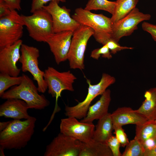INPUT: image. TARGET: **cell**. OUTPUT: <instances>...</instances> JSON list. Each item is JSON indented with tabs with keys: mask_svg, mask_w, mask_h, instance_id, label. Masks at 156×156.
Here are the masks:
<instances>
[{
	"mask_svg": "<svg viewBox=\"0 0 156 156\" xmlns=\"http://www.w3.org/2000/svg\"><path fill=\"white\" fill-rule=\"evenodd\" d=\"M112 152L106 143L92 139L82 142L79 156H112Z\"/></svg>",
	"mask_w": 156,
	"mask_h": 156,
	"instance_id": "cell-19",
	"label": "cell"
},
{
	"mask_svg": "<svg viewBox=\"0 0 156 156\" xmlns=\"http://www.w3.org/2000/svg\"><path fill=\"white\" fill-rule=\"evenodd\" d=\"M29 109L27 104L23 100L8 99L0 106V116L15 120L28 119L31 117L27 112Z\"/></svg>",
	"mask_w": 156,
	"mask_h": 156,
	"instance_id": "cell-16",
	"label": "cell"
},
{
	"mask_svg": "<svg viewBox=\"0 0 156 156\" xmlns=\"http://www.w3.org/2000/svg\"><path fill=\"white\" fill-rule=\"evenodd\" d=\"M21 83L5 92L1 97L4 99H17L25 101L29 109L41 110L50 104L49 101L43 94L40 95L38 87L27 75L23 74Z\"/></svg>",
	"mask_w": 156,
	"mask_h": 156,
	"instance_id": "cell-2",
	"label": "cell"
},
{
	"mask_svg": "<svg viewBox=\"0 0 156 156\" xmlns=\"http://www.w3.org/2000/svg\"><path fill=\"white\" fill-rule=\"evenodd\" d=\"M135 136L142 144L146 140L156 138V122L154 120H148L145 123L136 125Z\"/></svg>",
	"mask_w": 156,
	"mask_h": 156,
	"instance_id": "cell-23",
	"label": "cell"
},
{
	"mask_svg": "<svg viewBox=\"0 0 156 156\" xmlns=\"http://www.w3.org/2000/svg\"><path fill=\"white\" fill-rule=\"evenodd\" d=\"M139 0H117L113 14L111 19L112 23L124 18L135 8Z\"/></svg>",
	"mask_w": 156,
	"mask_h": 156,
	"instance_id": "cell-22",
	"label": "cell"
},
{
	"mask_svg": "<svg viewBox=\"0 0 156 156\" xmlns=\"http://www.w3.org/2000/svg\"><path fill=\"white\" fill-rule=\"evenodd\" d=\"M36 118L31 116L25 120L11 121L0 133V146L4 149H20L25 147L34 132Z\"/></svg>",
	"mask_w": 156,
	"mask_h": 156,
	"instance_id": "cell-1",
	"label": "cell"
},
{
	"mask_svg": "<svg viewBox=\"0 0 156 156\" xmlns=\"http://www.w3.org/2000/svg\"><path fill=\"white\" fill-rule=\"evenodd\" d=\"M144 97L145 100L142 105L135 111L148 120H154L156 114V87L146 91Z\"/></svg>",
	"mask_w": 156,
	"mask_h": 156,
	"instance_id": "cell-21",
	"label": "cell"
},
{
	"mask_svg": "<svg viewBox=\"0 0 156 156\" xmlns=\"http://www.w3.org/2000/svg\"><path fill=\"white\" fill-rule=\"evenodd\" d=\"M151 18L150 14L144 13L135 7L127 15L113 23L111 38L118 42L122 38L130 36L137 29L139 23Z\"/></svg>",
	"mask_w": 156,
	"mask_h": 156,
	"instance_id": "cell-10",
	"label": "cell"
},
{
	"mask_svg": "<svg viewBox=\"0 0 156 156\" xmlns=\"http://www.w3.org/2000/svg\"><path fill=\"white\" fill-rule=\"evenodd\" d=\"M111 117L113 127L129 124L139 125L148 120L142 115L128 107L118 108L111 114Z\"/></svg>",
	"mask_w": 156,
	"mask_h": 156,
	"instance_id": "cell-17",
	"label": "cell"
},
{
	"mask_svg": "<svg viewBox=\"0 0 156 156\" xmlns=\"http://www.w3.org/2000/svg\"><path fill=\"white\" fill-rule=\"evenodd\" d=\"M142 27L143 30L149 33L153 39L156 42V24L143 21Z\"/></svg>",
	"mask_w": 156,
	"mask_h": 156,
	"instance_id": "cell-32",
	"label": "cell"
},
{
	"mask_svg": "<svg viewBox=\"0 0 156 156\" xmlns=\"http://www.w3.org/2000/svg\"><path fill=\"white\" fill-rule=\"evenodd\" d=\"M77 119L73 117L62 119L60 132L82 142H87L92 139L95 126L92 123L79 122Z\"/></svg>",
	"mask_w": 156,
	"mask_h": 156,
	"instance_id": "cell-13",
	"label": "cell"
},
{
	"mask_svg": "<svg viewBox=\"0 0 156 156\" xmlns=\"http://www.w3.org/2000/svg\"><path fill=\"white\" fill-rule=\"evenodd\" d=\"M142 145L144 151L152 149L156 146V138L148 139L144 142Z\"/></svg>",
	"mask_w": 156,
	"mask_h": 156,
	"instance_id": "cell-35",
	"label": "cell"
},
{
	"mask_svg": "<svg viewBox=\"0 0 156 156\" xmlns=\"http://www.w3.org/2000/svg\"><path fill=\"white\" fill-rule=\"evenodd\" d=\"M94 33L92 28L83 25H80L73 32L67 57L71 68L84 69L85 51L88 41Z\"/></svg>",
	"mask_w": 156,
	"mask_h": 156,
	"instance_id": "cell-6",
	"label": "cell"
},
{
	"mask_svg": "<svg viewBox=\"0 0 156 156\" xmlns=\"http://www.w3.org/2000/svg\"><path fill=\"white\" fill-rule=\"evenodd\" d=\"M21 53L19 61L21 64V70L24 72H29L37 82L39 92L45 93L48 87L44 78V72L41 70L38 66L39 49L36 47L23 43Z\"/></svg>",
	"mask_w": 156,
	"mask_h": 156,
	"instance_id": "cell-8",
	"label": "cell"
},
{
	"mask_svg": "<svg viewBox=\"0 0 156 156\" xmlns=\"http://www.w3.org/2000/svg\"><path fill=\"white\" fill-rule=\"evenodd\" d=\"M23 79L22 75L14 77L5 73H0V97L11 86L20 84Z\"/></svg>",
	"mask_w": 156,
	"mask_h": 156,
	"instance_id": "cell-25",
	"label": "cell"
},
{
	"mask_svg": "<svg viewBox=\"0 0 156 156\" xmlns=\"http://www.w3.org/2000/svg\"><path fill=\"white\" fill-rule=\"evenodd\" d=\"M44 78L47 84L48 92L56 98L55 110L53 115L60 110L58 108V98L64 90L73 91V84L76 77L70 71L60 72L53 67L49 66L44 71Z\"/></svg>",
	"mask_w": 156,
	"mask_h": 156,
	"instance_id": "cell-7",
	"label": "cell"
},
{
	"mask_svg": "<svg viewBox=\"0 0 156 156\" xmlns=\"http://www.w3.org/2000/svg\"><path fill=\"white\" fill-rule=\"evenodd\" d=\"M11 10L5 1L3 0H0V18L8 14Z\"/></svg>",
	"mask_w": 156,
	"mask_h": 156,
	"instance_id": "cell-33",
	"label": "cell"
},
{
	"mask_svg": "<svg viewBox=\"0 0 156 156\" xmlns=\"http://www.w3.org/2000/svg\"><path fill=\"white\" fill-rule=\"evenodd\" d=\"M143 156H156V146L150 149L145 150Z\"/></svg>",
	"mask_w": 156,
	"mask_h": 156,
	"instance_id": "cell-36",
	"label": "cell"
},
{
	"mask_svg": "<svg viewBox=\"0 0 156 156\" xmlns=\"http://www.w3.org/2000/svg\"><path fill=\"white\" fill-rule=\"evenodd\" d=\"M8 4L11 10H21V0H3Z\"/></svg>",
	"mask_w": 156,
	"mask_h": 156,
	"instance_id": "cell-34",
	"label": "cell"
},
{
	"mask_svg": "<svg viewBox=\"0 0 156 156\" xmlns=\"http://www.w3.org/2000/svg\"><path fill=\"white\" fill-rule=\"evenodd\" d=\"M21 15L29 36L35 40L46 42L54 33L51 16L43 8L36 10L31 15Z\"/></svg>",
	"mask_w": 156,
	"mask_h": 156,
	"instance_id": "cell-4",
	"label": "cell"
},
{
	"mask_svg": "<svg viewBox=\"0 0 156 156\" xmlns=\"http://www.w3.org/2000/svg\"><path fill=\"white\" fill-rule=\"evenodd\" d=\"M72 17L80 25L90 27L94 31L96 40L103 45L111 38L112 23L111 18L102 14L93 13L81 8H77Z\"/></svg>",
	"mask_w": 156,
	"mask_h": 156,
	"instance_id": "cell-3",
	"label": "cell"
},
{
	"mask_svg": "<svg viewBox=\"0 0 156 156\" xmlns=\"http://www.w3.org/2000/svg\"><path fill=\"white\" fill-rule=\"evenodd\" d=\"M88 85L87 94L83 101L76 105L66 106L64 114L68 117H73L77 119H83L86 116L90 105L97 96L101 95L108 87L114 83L116 79L109 75L103 73L100 81L94 85L91 84L90 80L86 79Z\"/></svg>",
	"mask_w": 156,
	"mask_h": 156,
	"instance_id": "cell-5",
	"label": "cell"
},
{
	"mask_svg": "<svg viewBox=\"0 0 156 156\" xmlns=\"http://www.w3.org/2000/svg\"><path fill=\"white\" fill-rule=\"evenodd\" d=\"M122 126L113 127L115 136L120 142V146L124 147L129 143V141L127 135L122 128Z\"/></svg>",
	"mask_w": 156,
	"mask_h": 156,
	"instance_id": "cell-28",
	"label": "cell"
},
{
	"mask_svg": "<svg viewBox=\"0 0 156 156\" xmlns=\"http://www.w3.org/2000/svg\"><path fill=\"white\" fill-rule=\"evenodd\" d=\"M4 149L3 147L0 146V155L5 156L4 153Z\"/></svg>",
	"mask_w": 156,
	"mask_h": 156,
	"instance_id": "cell-38",
	"label": "cell"
},
{
	"mask_svg": "<svg viewBox=\"0 0 156 156\" xmlns=\"http://www.w3.org/2000/svg\"><path fill=\"white\" fill-rule=\"evenodd\" d=\"M54 1L58 2H66V0H32L30 12L32 13L36 10L42 8V7L47 2Z\"/></svg>",
	"mask_w": 156,
	"mask_h": 156,
	"instance_id": "cell-31",
	"label": "cell"
},
{
	"mask_svg": "<svg viewBox=\"0 0 156 156\" xmlns=\"http://www.w3.org/2000/svg\"><path fill=\"white\" fill-rule=\"evenodd\" d=\"M59 3L56 1H52L48 5L42 7L51 16L53 32L66 31L73 32L80 25L70 16V10L65 6L60 7Z\"/></svg>",
	"mask_w": 156,
	"mask_h": 156,
	"instance_id": "cell-11",
	"label": "cell"
},
{
	"mask_svg": "<svg viewBox=\"0 0 156 156\" xmlns=\"http://www.w3.org/2000/svg\"><path fill=\"white\" fill-rule=\"evenodd\" d=\"M111 94L110 90L106 89L101 95L99 100L90 106L86 116L81 121L92 123L94 120H99L107 114L111 100Z\"/></svg>",
	"mask_w": 156,
	"mask_h": 156,
	"instance_id": "cell-18",
	"label": "cell"
},
{
	"mask_svg": "<svg viewBox=\"0 0 156 156\" xmlns=\"http://www.w3.org/2000/svg\"><path fill=\"white\" fill-rule=\"evenodd\" d=\"M10 121L0 122V131H1L5 129L10 123Z\"/></svg>",
	"mask_w": 156,
	"mask_h": 156,
	"instance_id": "cell-37",
	"label": "cell"
},
{
	"mask_svg": "<svg viewBox=\"0 0 156 156\" xmlns=\"http://www.w3.org/2000/svg\"><path fill=\"white\" fill-rule=\"evenodd\" d=\"M154 120L156 122V114Z\"/></svg>",
	"mask_w": 156,
	"mask_h": 156,
	"instance_id": "cell-39",
	"label": "cell"
},
{
	"mask_svg": "<svg viewBox=\"0 0 156 156\" xmlns=\"http://www.w3.org/2000/svg\"><path fill=\"white\" fill-rule=\"evenodd\" d=\"M82 142L60 132L47 146L44 156H79Z\"/></svg>",
	"mask_w": 156,
	"mask_h": 156,
	"instance_id": "cell-12",
	"label": "cell"
},
{
	"mask_svg": "<svg viewBox=\"0 0 156 156\" xmlns=\"http://www.w3.org/2000/svg\"><path fill=\"white\" fill-rule=\"evenodd\" d=\"M73 32L66 31L53 33L46 41L57 64L67 60Z\"/></svg>",
	"mask_w": 156,
	"mask_h": 156,
	"instance_id": "cell-15",
	"label": "cell"
},
{
	"mask_svg": "<svg viewBox=\"0 0 156 156\" xmlns=\"http://www.w3.org/2000/svg\"><path fill=\"white\" fill-rule=\"evenodd\" d=\"M113 130L111 114L108 113L99 120L95 128L92 139L96 141L106 143L112 135Z\"/></svg>",
	"mask_w": 156,
	"mask_h": 156,
	"instance_id": "cell-20",
	"label": "cell"
},
{
	"mask_svg": "<svg viewBox=\"0 0 156 156\" xmlns=\"http://www.w3.org/2000/svg\"><path fill=\"white\" fill-rule=\"evenodd\" d=\"M23 41L20 39L13 44L0 49V72L14 77L18 76L21 69L16 66L21 57Z\"/></svg>",
	"mask_w": 156,
	"mask_h": 156,
	"instance_id": "cell-14",
	"label": "cell"
},
{
	"mask_svg": "<svg viewBox=\"0 0 156 156\" xmlns=\"http://www.w3.org/2000/svg\"><path fill=\"white\" fill-rule=\"evenodd\" d=\"M111 53L116 54L118 52L125 49H132L133 48L120 46L118 42L111 38L109 39L106 43Z\"/></svg>",
	"mask_w": 156,
	"mask_h": 156,
	"instance_id": "cell-30",
	"label": "cell"
},
{
	"mask_svg": "<svg viewBox=\"0 0 156 156\" xmlns=\"http://www.w3.org/2000/svg\"><path fill=\"white\" fill-rule=\"evenodd\" d=\"M122 156H143L144 149L140 142L136 139L129 141Z\"/></svg>",
	"mask_w": 156,
	"mask_h": 156,
	"instance_id": "cell-26",
	"label": "cell"
},
{
	"mask_svg": "<svg viewBox=\"0 0 156 156\" xmlns=\"http://www.w3.org/2000/svg\"><path fill=\"white\" fill-rule=\"evenodd\" d=\"M101 55L102 57L108 59L112 57L111 53L106 44L103 45L100 48L96 49L92 51L90 54V57L98 60Z\"/></svg>",
	"mask_w": 156,
	"mask_h": 156,
	"instance_id": "cell-27",
	"label": "cell"
},
{
	"mask_svg": "<svg viewBox=\"0 0 156 156\" xmlns=\"http://www.w3.org/2000/svg\"><path fill=\"white\" fill-rule=\"evenodd\" d=\"M24 22L16 10L0 18V49L11 45L20 39L23 33Z\"/></svg>",
	"mask_w": 156,
	"mask_h": 156,
	"instance_id": "cell-9",
	"label": "cell"
},
{
	"mask_svg": "<svg viewBox=\"0 0 156 156\" xmlns=\"http://www.w3.org/2000/svg\"><path fill=\"white\" fill-rule=\"evenodd\" d=\"M106 143L111 150L113 156H121L120 151V144L115 136L112 135L108 140Z\"/></svg>",
	"mask_w": 156,
	"mask_h": 156,
	"instance_id": "cell-29",
	"label": "cell"
},
{
	"mask_svg": "<svg viewBox=\"0 0 156 156\" xmlns=\"http://www.w3.org/2000/svg\"><path fill=\"white\" fill-rule=\"evenodd\" d=\"M116 4V1H110L107 0H89L84 9L90 11L103 10L112 15L114 12Z\"/></svg>",
	"mask_w": 156,
	"mask_h": 156,
	"instance_id": "cell-24",
	"label": "cell"
}]
</instances>
